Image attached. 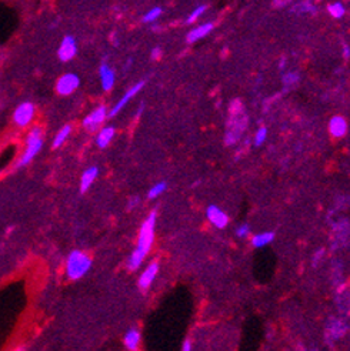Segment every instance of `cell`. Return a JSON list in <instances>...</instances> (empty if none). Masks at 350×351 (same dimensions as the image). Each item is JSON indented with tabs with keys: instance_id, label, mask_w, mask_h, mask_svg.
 <instances>
[{
	"instance_id": "cell-1",
	"label": "cell",
	"mask_w": 350,
	"mask_h": 351,
	"mask_svg": "<svg viewBox=\"0 0 350 351\" xmlns=\"http://www.w3.org/2000/svg\"><path fill=\"white\" fill-rule=\"evenodd\" d=\"M156 219H157V213L153 210L149 216L145 219V222L142 223L140 230H139V237H137V244L136 249L132 251L129 260H127V267L132 271L139 270V267L142 266V263L145 261L146 255L149 254L150 249L153 246L154 241V230H156Z\"/></svg>"
},
{
	"instance_id": "cell-2",
	"label": "cell",
	"mask_w": 350,
	"mask_h": 351,
	"mask_svg": "<svg viewBox=\"0 0 350 351\" xmlns=\"http://www.w3.org/2000/svg\"><path fill=\"white\" fill-rule=\"evenodd\" d=\"M248 127V116L243 112V106L239 100L233 101L230 106V117L227 122L225 143L227 146L236 144Z\"/></svg>"
},
{
	"instance_id": "cell-3",
	"label": "cell",
	"mask_w": 350,
	"mask_h": 351,
	"mask_svg": "<svg viewBox=\"0 0 350 351\" xmlns=\"http://www.w3.org/2000/svg\"><path fill=\"white\" fill-rule=\"evenodd\" d=\"M93 260L84 251L73 250L66 258V276L70 280H79L84 277L92 269Z\"/></svg>"
},
{
	"instance_id": "cell-4",
	"label": "cell",
	"mask_w": 350,
	"mask_h": 351,
	"mask_svg": "<svg viewBox=\"0 0 350 351\" xmlns=\"http://www.w3.org/2000/svg\"><path fill=\"white\" fill-rule=\"evenodd\" d=\"M349 328L348 321L343 317L330 316L326 321L325 343L329 347H334V343H337L339 340L346 337Z\"/></svg>"
},
{
	"instance_id": "cell-5",
	"label": "cell",
	"mask_w": 350,
	"mask_h": 351,
	"mask_svg": "<svg viewBox=\"0 0 350 351\" xmlns=\"http://www.w3.org/2000/svg\"><path fill=\"white\" fill-rule=\"evenodd\" d=\"M43 147V137H42V128L40 127H34L30 130L27 139H26V150L23 156L19 160V167H23L26 164H29Z\"/></svg>"
},
{
	"instance_id": "cell-6",
	"label": "cell",
	"mask_w": 350,
	"mask_h": 351,
	"mask_svg": "<svg viewBox=\"0 0 350 351\" xmlns=\"http://www.w3.org/2000/svg\"><path fill=\"white\" fill-rule=\"evenodd\" d=\"M350 243V222L342 217L332 223V247L343 249L348 247Z\"/></svg>"
},
{
	"instance_id": "cell-7",
	"label": "cell",
	"mask_w": 350,
	"mask_h": 351,
	"mask_svg": "<svg viewBox=\"0 0 350 351\" xmlns=\"http://www.w3.org/2000/svg\"><path fill=\"white\" fill-rule=\"evenodd\" d=\"M80 86V79L75 73H66L63 75L56 83V92L62 96H69L75 93L77 87Z\"/></svg>"
},
{
	"instance_id": "cell-8",
	"label": "cell",
	"mask_w": 350,
	"mask_h": 351,
	"mask_svg": "<svg viewBox=\"0 0 350 351\" xmlns=\"http://www.w3.org/2000/svg\"><path fill=\"white\" fill-rule=\"evenodd\" d=\"M107 114H109V113H107L106 106L96 107L93 112H90V113L83 119V127H84L87 131H95V130H98L100 126L103 125V122L106 120Z\"/></svg>"
},
{
	"instance_id": "cell-9",
	"label": "cell",
	"mask_w": 350,
	"mask_h": 351,
	"mask_svg": "<svg viewBox=\"0 0 350 351\" xmlns=\"http://www.w3.org/2000/svg\"><path fill=\"white\" fill-rule=\"evenodd\" d=\"M34 116V104L30 101H23L19 104L13 113V122L19 127H26Z\"/></svg>"
},
{
	"instance_id": "cell-10",
	"label": "cell",
	"mask_w": 350,
	"mask_h": 351,
	"mask_svg": "<svg viewBox=\"0 0 350 351\" xmlns=\"http://www.w3.org/2000/svg\"><path fill=\"white\" fill-rule=\"evenodd\" d=\"M145 84H146V81H145V80H140V81H137L134 86H132V87H130V89L126 92L125 95H123V97L117 101V103H116L113 107H112V110L109 112L107 117H115L116 114H119V113H120V110L125 107L126 104L132 100V99H133V97H134V96H136V95H137V93H139V92L143 89V87H145Z\"/></svg>"
},
{
	"instance_id": "cell-11",
	"label": "cell",
	"mask_w": 350,
	"mask_h": 351,
	"mask_svg": "<svg viewBox=\"0 0 350 351\" xmlns=\"http://www.w3.org/2000/svg\"><path fill=\"white\" fill-rule=\"evenodd\" d=\"M77 53V45H76V40L73 36H65L60 46H59V50H57V56L62 62H69L72 60Z\"/></svg>"
},
{
	"instance_id": "cell-12",
	"label": "cell",
	"mask_w": 350,
	"mask_h": 351,
	"mask_svg": "<svg viewBox=\"0 0 350 351\" xmlns=\"http://www.w3.org/2000/svg\"><path fill=\"white\" fill-rule=\"evenodd\" d=\"M206 217L207 220L216 227V228H225L229 224V216L226 214L222 208H219L217 206L212 204L207 207L206 210Z\"/></svg>"
},
{
	"instance_id": "cell-13",
	"label": "cell",
	"mask_w": 350,
	"mask_h": 351,
	"mask_svg": "<svg viewBox=\"0 0 350 351\" xmlns=\"http://www.w3.org/2000/svg\"><path fill=\"white\" fill-rule=\"evenodd\" d=\"M349 125L346 122V119L343 116H333L329 122V131L333 137L336 139H342L348 134Z\"/></svg>"
},
{
	"instance_id": "cell-14",
	"label": "cell",
	"mask_w": 350,
	"mask_h": 351,
	"mask_svg": "<svg viewBox=\"0 0 350 351\" xmlns=\"http://www.w3.org/2000/svg\"><path fill=\"white\" fill-rule=\"evenodd\" d=\"M159 273V263L157 261H151L149 266L143 270V273L139 277V288L140 290H148L150 286L153 284L154 278Z\"/></svg>"
},
{
	"instance_id": "cell-15",
	"label": "cell",
	"mask_w": 350,
	"mask_h": 351,
	"mask_svg": "<svg viewBox=\"0 0 350 351\" xmlns=\"http://www.w3.org/2000/svg\"><path fill=\"white\" fill-rule=\"evenodd\" d=\"M99 75H100V83H101V89H103L104 92L112 90L113 86H115V81H116L115 70H113L106 62H103V63L100 64Z\"/></svg>"
},
{
	"instance_id": "cell-16",
	"label": "cell",
	"mask_w": 350,
	"mask_h": 351,
	"mask_svg": "<svg viewBox=\"0 0 350 351\" xmlns=\"http://www.w3.org/2000/svg\"><path fill=\"white\" fill-rule=\"evenodd\" d=\"M215 29V25L212 22H206V23H201V25L193 27L189 34H187V42L189 43H195V42H199L200 39L206 37L212 30Z\"/></svg>"
},
{
	"instance_id": "cell-17",
	"label": "cell",
	"mask_w": 350,
	"mask_h": 351,
	"mask_svg": "<svg viewBox=\"0 0 350 351\" xmlns=\"http://www.w3.org/2000/svg\"><path fill=\"white\" fill-rule=\"evenodd\" d=\"M140 340H142V334L139 331V328L132 327L127 330V333L123 337V344L129 351H137L139 346H140Z\"/></svg>"
},
{
	"instance_id": "cell-18",
	"label": "cell",
	"mask_w": 350,
	"mask_h": 351,
	"mask_svg": "<svg viewBox=\"0 0 350 351\" xmlns=\"http://www.w3.org/2000/svg\"><path fill=\"white\" fill-rule=\"evenodd\" d=\"M98 175H99V169L96 166H92L83 172V175L80 177V191L82 193H86L92 187V184L98 178Z\"/></svg>"
},
{
	"instance_id": "cell-19",
	"label": "cell",
	"mask_w": 350,
	"mask_h": 351,
	"mask_svg": "<svg viewBox=\"0 0 350 351\" xmlns=\"http://www.w3.org/2000/svg\"><path fill=\"white\" fill-rule=\"evenodd\" d=\"M115 133H116V130H115V127H112V126L103 127V128L100 130L98 137H96V143H98V146H99L100 149H106V147L110 144V142H112L113 137H115Z\"/></svg>"
},
{
	"instance_id": "cell-20",
	"label": "cell",
	"mask_w": 350,
	"mask_h": 351,
	"mask_svg": "<svg viewBox=\"0 0 350 351\" xmlns=\"http://www.w3.org/2000/svg\"><path fill=\"white\" fill-rule=\"evenodd\" d=\"M275 240V233L273 231H263V233H257L251 237V246L254 249H260L265 247L267 244H270Z\"/></svg>"
},
{
	"instance_id": "cell-21",
	"label": "cell",
	"mask_w": 350,
	"mask_h": 351,
	"mask_svg": "<svg viewBox=\"0 0 350 351\" xmlns=\"http://www.w3.org/2000/svg\"><path fill=\"white\" fill-rule=\"evenodd\" d=\"M293 13L296 15H315L317 12V7L313 4V1L310 0H303V1H298L293 7H292Z\"/></svg>"
},
{
	"instance_id": "cell-22",
	"label": "cell",
	"mask_w": 350,
	"mask_h": 351,
	"mask_svg": "<svg viewBox=\"0 0 350 351\" xmlns=\"http://www.w3.org/2000/svg\"><path fill=\"white\" fill-rule=\"evenodd\" d=\"M332 280H333V284H334L336 288L345 283L343 281V264L339 260L337 261L334 260L332 263Z\"/></svg>"
},
{
	"instance_id": "cell-23",
	"label": "cell",
	"mask_w": 350,
	"mask_h": 351,
	"mask_svg": "<svg viewBox=\"0 0 350 351\" xmlns=\"http://www.w3.org/2000/svg\"><path fill=\"white\" fill-rule=\"evenodd\" d=\"M70 131H72V126L70 125H66L63 126L59 131H57V134L54 136V140H53V149H57V147H60L66 140H67V137H69V134H70Z\"/></svg>"
},
{
	"instance_id": "cell-24",
	"label": "cell",
	"mask_w": 350,
	"mask_h": 351,
	"mask_svg": "<svg viewBox=\"0 0 350 351\" xmlns=\"http://www.w3.org/2000/svg\"><path fill=\"white\" fill-rule=\"evenodd\" d=\"M327 12H329V15H330L332 17H334V19H342V17L345 16V13H346V9H345L343 3H340V1H333V3H330V4H327Z\"/></svg>"
},
{
	"instance_id": "cell-25",
	"label": "cell",
	"mask_w": 350,
	"mask_h": 351,
	"mask_svg": "<svg viewBox=\"0 0 350 351\" xmlns=\"http://www.w3.org/2000/svg\"><path fill=\"white\" fill-rule=\"evenodd\" d=\"M300 80V76L299 73H296V72H286V73H283L282 76V83H283V86H284V90H289V89H292L293 86H296L298 83H299Z\"/></svg>"
},
{
	"instance_id": "cell-26",
	"label": "cell",
	"mask_w": 350,
	"mask_h": 351,
	"mask_svg": "<svg viewBox=\"0 0 350 351\" xmlns=\"http://www.w3.org/2000/svg\"><path fill=\"white\" fill-rule=\"evenodd\" d=\"M166 190H167V183L166 181H159V183H156L154 186L150 187V190L148 191V199L149 200H154V199L160 197Z\"/></svg>"
},
{
	"instance_id": "cell-27",
	"label": "cell",
	"mask_w": 350,
	"mask_h": 351,
	"mask_svg": "<svg viewBox=\"0 0 350 351\" xmlns=\"http://www.w3.org/2000/svg\"><path fill=\"white\" fill-rule=\"evenodd\" d=\"M162 13H163L162 7H157V6H156V7H151L148 13H145L142 22H143V23H154V22L162 16Z\"/></svg>"
},
{
	"instance_id": "cell-28",
	"label": "cell",
	"mask_w": 350,
	"mask_h": 351,
	"mask_svg": "<svg viewBox=\"0 0 350 351\" xmlns=\"http://www.w3.org/2000/svg\"><path fill=\"white\" fill-rule=\"evenodd\" d=\"M266 139H267V128H266L265 126H262V127H259V128L256 130V133H254L253 144H254L256 147H259V146H262V144L266 142Z\"/></svg>"
},
{
	"instance_id": "cell-29",
	"label": "cell",
	"mask_w": 350,
	"mask_h": 351,
	"mask_svg": "<svg viewBox=\"0 0 350 351\" xmlns=\"http://www.w3.org/2000/svg\"><path fill=\"white\" fill-rule=\"evenodd\" d=\"M206 6L204 4H201L199 7H196L192 13H189V16H187V19H186V23L187 25H192V23H195V22H198V19H199L200 16L206 12Z\"/></svg>"
},
{
	"instance_id": "cell-30",
	"label": "cell",
	"mask_w": 350,
	"mask_h": 351,
	"mask_svg": "<svg viewBox=\"0 0 350 351\" xmlns=\"http://www.w3.org/2000/svg\"><path fill=\"white\" fill-rule=\"evenodd\" d=\"M349 207H350V196H339L337 200H336V204H334V208H333L332 211H334V210L342 211V210H348Z\"/></svg>"
},
{
	"instance_id": "cell-31",
	"label": "cell",
	"mask_w": 350,
	"mask_h": 351,
	"mask_svg": "<svg viewBox=\"0 0 350 351\" xmlns=\"http://www.w3.org/2000/svg\"><path fill=\"white\" fill-rule=\"evenodd\" d=\"M325 257H326L325 249H317V250L315 251V254H313L312 266H313V267H319V266L325 261Z\"/></svg>"
},
{
	"instance_id": "cell-32",
	"label": "cell",
	"mask_w": 350,
	"mask_h": 351,
	"mask_svg": "<svg viewBox=\"0 0 350 351\" xmlns=\"http://www.w3.org/2000/svg\"><path fill=\"white\" fill-rule=\"evenodd\" d=\"M236 236L239 239H246L248 236H250V226L248 223H243L236 228Z\"/></svg>"
},
{
	"instance_id": "cell-33",
	"label": "cell",
	"mask_w": 350,
	"mask_h": 351,
	"mask_svg": "<svg viewBox=\"0 0 350 351\" xmlns=\"http://www.w3.org/2000/svg\"><path fill=\"white\" fill-rule=\"evenodd\" d=\"M139 203H140V199H139L137 196L130 197V199H129V203H127V210H134V208L139 206Z\"/></svg>"
},
{
	"instance_id": "cell-34",
	"label": "cell",
	"mask_w": 350,
	"mask_h": 351,
	"mask_svg": "<svg viewBox=\"0 0 350 351\" xmlns=\"http://www.w3.org/2000/svg\"><path fill=\"white\" fill-rule=\"evenodd\" d=\"M162 54H163V51H162L160 48H154V49H151V51H150V56H151L153 60H159V59L162 57Z\"/></svg>"
},
{
	"instance_id": "cell-35",
	"label": "cell",
	"mask_w": 350,
	"mask_h": 351,
	"mask_svg": "<svg viewBox=\"0 0 350 351\" xmlns=\"http://www.w3.org/2000/svg\"><path fill=\"white\" fill-rule=\"evenodd\" d=\"M182 351H192V341L190 340H184V343L182 346Z\"/></svg>"
},
{
	"instance_id": "cell-36",
	"label": "cell",
	"mask_w": 350,
	"mask_h": 351,
	"mask_svg": "<svg viewBox=\"0 0 350 351\" xmlns=\"http://www.w3.org/2000/svg\"><path fill=\"white\" fill-rule=\"evenodd\" d=\"M343 56L345 59H350V48L348 45H343Z\"/></svg>"
},
{
	"instance_id": "cell-37",
	"label": "cell",
	"mask_w": 350,
	"mask_h": 351,
	"mask_svg": "<svg viewBox=\"0 0 350 351\" xmlns=\"http://www.w3.org/2000/svg\"><path fill=\"white\" fill-rule=\"evenodd\" d=\"M279 69H280V70H284V69H286V59H282V60L279 62Z\"/></svg>"
},
{
	"instance_id": "cell-38",
	"label": "cell",
	"mask_w": 350,
	"mask_h": 351,
	"mask_svg": "<svg viewBox=\"0 0 350 351\" xmlns=\"http://www.w3.org/2000/svg\"><path fill=\"white\" fill-rule=\"evenodd\" d=\"M132 64H133V60H132V59H129V60L126 62V64H125V69H126V70H129Z\"/></svg>"
},
{
	"instance_id": "cell-39",
	"label": "cell",
	"mask_w": 350,
	"mask_h": 351,
	"mask_svg": "<svg viewBox=\"0 0 350 351\" xmlns=\"http://www.w3.org/2000/svg\"><path fill=\"white\" fill-rule=\"evenodd\" d=\"M299 351H307V350H306V349H304V347H300Z\"/></svg>"
},
{
	"instance_id": "cell-40",
	"label": "cell",
	"mask_w": 350,
	"mask_h": 351,
	"mask_svg": "<svg viewBox=\"0 0 350 351\" xmlns=\"http://www.w3.org/2000/svg\"><path fill=\"white\" fill-rule=\"evenodd\" d=\"M16 351H23V349H17V350H16Z\"/></svg>"
},
{
	"instance_id": "cell-41",
	"label": "cell",
	"mask_w": 350,
	"mask_h": 351,
	"mask_svg": "<svg viewBox=\"0 0 350 351\" xmlns=\"http://www.w3.org/2000/svg\"><path fill=\"white\" fill-rule=\"evenodd\" d=\"M287 1H295V0H287Z\"/></svg>"
}]
</instances>
